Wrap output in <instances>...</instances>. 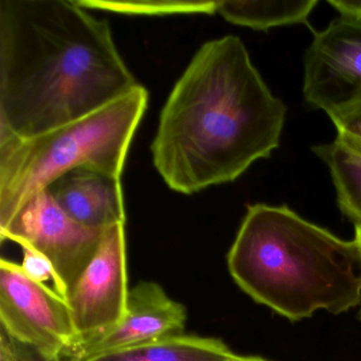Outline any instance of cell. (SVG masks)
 Here are the masks:
<instances>
[{
	"mask_svg": "<svg viewBox=\"0 0 361 361\" xmlns=\"http://www.w3.org/2000/svg\"><path fill=\"white\" fill-rule=\"evenodd\" d=\"M139 85L109 22L75 0L0 1V134L48 132Z\"/></svg>",
	"mask_w": 361,
	"mask_h": 361,
	"instance_id": "1",
	"label": "cell"
},
{
	"mask_svg": "<svg viewBox=\"0 0 361 361\" xmlns=\"http://www.w3.org/2000/svg\"><path fill=\"white\" fill-rule=\"evenodd\" d=\"M286 113L240 37L207 42L162 109L154 166L187 195L232 183L280 147Z\"/></svg>",
	"mask_w": 361,
	"mask_h": 361,
	"instance_id": "2",
	"label": "cell"
},
{
	"mask_svg": "<svg viewBox=\"0 0 361 361\" xmlns=\"http://www.w3.org/2000/svg\"><path fill=\"white\" fill-rule=\"evenodd\" d=\"M227 264L253 301L290 321L321 310L339 314L361 303L356 242L338 238L287 206H247Z\"/></svg>",
	"mask_w": 361,
	"mask_h": 361,
	"instance_id": "3",
	"label": "cell"
},
{
	"mask_svg": "<svg viewBox=\"0 0 361 361\" xmlns=\"http://www.w3.org/2000/svg\"><path fill=\"white\" fill-rule=\"evenodd\" d=\"M142 85L99 111L28 138L0 134V230L63 175L88 169L121 178L130 143L147 111Z\"/></svg>",
	"mask_w": 361,
	"mask_h": 361,
	"instance_id": "4",
	"label": "cell"
},
{
	"mask_svg": "<svg viewBox=\"0 0 361 361\" xmlns=\"http://www.w3.org/2000/svg\"><path fill=\"white\" fill-rule=\"evenodd\" d=\"M0 329L56 358L68 359L79 344L66 299L7 259L0 261Z\"/></svg>",
	"mask_w": 361,
	"mask_h": 361,
	"instance_id": "5",
	"label": "cell"
},
{
	"mask_svg": "<svg viewBox=\"0 0 361 361\" xmlns=\"http://www.w3.org/2000/svg\"><path fill=\"white\" fill-rule=\"evenodd\" d=\"M105 230L85 227L56 204L49 190L39 192L20 209L0 240L26 242L49 259L66 297L100 246Z\"/></svg>",
	"mask_w": 361,
	"mask_h": 361,
	"instance_id": "6",
	"label": "cell"
},
{
	"mask_svg": "<svg viewBox=\"0 0 361 361\" xmlns=\"http://www.w3.org/2000/svg\"><path fill=\"white\" fill-rule=\"evenodd\" d=\"M130 290L126 224H117L105 230L98 250L65 297L79 338L78 345L105 333L123 318Z\"/></svg>",
	"mask_w": 361,
	"mask_h": 361,
	"instance_id": "7",
	"label": "cell"
},
{
	"mask_svg": "<svg viewBox=\"0 0 361 361\" xmlns=\"http://www.w3.org/2000/svg\"><path fill=\"white\" fill-rule=\"evenodd\" d=\"M303 96L329 113L361 90V23L339 18L314 33L304 54Z\"/></svg>",
	"mask_w": 361,
	"mask_h": 361,
	"instance_id": "8",
	"label": "cell"
},
{
	"mask_svg": "<svg viewBox=\"0 0 361 361\" xmlns=\"http://www.w3.org/2000/svg\"><path fill=\"white\" fill-rule=\"evenodd\" d=\"M187 310L155 282H140L130 289L123 318L105 333L80 344L68 359L83 361L94 355L181 335Z\"/></svg>",
	"mask_w": 361,
	"mask_h": 361,
	"instance_id": "9",
	"label": "cell"
},
{
	"mask_svg": "<svg viewBox=\"0 0 361 361\" xmlns=\"http://www.w3.org/2000/svg\"><path fill=\"white\" fill-rule=\"evenodd\" d=\"M56 204L78 223L92 229L126 224L120 178L88 169H78L47 188Z\"/></svg>",
	"mask_w": 361,
	"mask_h": 361,
	"instance_id": "10",
	"label": "cell"
},
{
	"mask_svg": "<svg viewBox=\"0 0 361 361\" xmlns=\"http://www.w3.org/2000/svg\"><path fill=\"white\" fill-rule=\"evenodd\" d=\"M223 340L200 336H168L147 343L94 355L83 361H238Z\"/></svg>",
	"mask_w": 361,
	"mask_h": 361,
	"instance_id": "11",
	"label": "cell"
},
{
	"mask_svg": "<svg viewBox=\"0 0 361 361\" xmlns=\"http://www.w3.org/2000/svg\"><path fill=\"white\" fill-rule=\"evenodd\" d=\"M317 5V0L219 1L217 13L236 26L267 31L306 23Z\"/></svg>",
	"mask_w": 361,
	"mask_h": 361,
	"instance_id": "12",
	"label": "cell"
},
{
	"mask_svg": "<svg viewBox=\"0 0 361 361\" xmlns=\"http://www.w3.org/2000/svg\"><path fill=\"white\" fill-rule=\"evenodd\" d=\"M312 153L327 166L338 208L355 225L361 224V157L338 140L314 145Z\"/></svg>",
	"mask_w": 361,
	"mask_h": 361,
	"instance_id": "13",
	"label": "cell"
},
{
	"mask_svg": "<svg viewBox=\"0 0 361 361\" xmlns=\"http://www.w3.org/2000/svg\"><path fill=\"white\" fill-rule=\"evenodd\" d=\"M85 9L105 10L133 16L217 13L219 1H102L75 0Z\"/></svg>",
	"mask_w": 361,
	"mask_h": 361,
	"instance_id": "14",
	"label": "cell"
},
{
	"mask_svg": "<svg viewBox=\"0 0 361 361\" xmlns=\"http://www.w3.org/2000/svg\"><path fill=\"white\" fill-rule=\"evenodd\" d=\"M327 116L337 130L336 140L361 157V90Z\"/></svg>",
	"mask_w": 361,
	"mask_h": 361,
	"instance_id": "15",
	"label": "cell"
},
{
	"mask_svg": "<svg viewBox=\"0 0 361 361\" xmlns=\"http://www.w3.org/2000/svg\"><path fill=\"white\" fill-rule=\"evenodd\" d=\"M23 251L22 269L31 280L45 284L47 281L54 283V289L61 295V284L58 274L51 262L46 255L26 242H18Z\"/></svg>",
	"mask_w": 361,
	"mask_h": 361,
	"instance_id": "16",
	"label": "cell"
},
{
	"mask_svg": "<svg viewBox=\"0 0 361 361\" xmlns=\"http://www.w3.org/2000/svg\"><path fill=\"white\" fill-rule=\"evenodd\" d=\"M0 361H64V359L44 354L0 329Z\"/></svg>",
	"mask_w": 361,
	"mask_h": 361,
	"instance_id": "17",
	"label": "cell"
},
{
	"mask_svg": "<svg viewBox=\"0 0 361 361\" xmlns=\"http://www.w3.org/2000/svg\"><path fill=\"white\" fill-rule=\"evenodd\" d=\"M327 4L343 20L361 23V0H327Z\"/></svg>",
	"mask_w": 361,
	"mask_h": 361,
	"instance_id": "18",
	"label": "cell"
},
{
	"mask_svg": "<svg viewBox=\"0 0 361 361\" xmlns=\"http://www.w3.org/2000/svg\"><path fill=\"white\" fill-rule=\"evenodd\" d=\"M355 242L358 246L359 250L361 253V224L360 225H355Z\"/></svg>",
	"mask_w": 361,
	"mask_h": 361,
	"instance_id": "19",
	"label": "cell"
},
{
	"mask_svg": "<svg viewBox=\"0 0 361 361\" xmlns=\"http://www.w3.org/2000/svg\"><path fill=\"white\" fill-rule=\"evenodd\" d=\"M238 361H270L268 359L263 358L261 356H240L238 355Z\"/></svg>",
	"mask_w": 361,
	"mask_h": 361,
	"instance_id": "20",
	"label": "cell"
},
{
	"mask_svg": "<svg viewBox=\"0 0 361 361\" xmlns=\"http://www.w3.org/2000/svg\"><path fill=\"white\" fill-rule=\"evenodd\" d=\"M68 361H77V360H73V359H69Z\"/></svg>",
	"mask_w": 361,
	"mask_h": 361,
	"instance_id": "21",
	"label": "cell"
},
{
	"mask_svg": "<svg viewBox=\"0 0 361 361\" xmlns=\"http://www.w3.org/2000/svg\"><path fill=\"white\" fill-rule=\"evenodd\" d=\"M359 316H360V320H361V312H360V314H359Z\"/></svg>",
	"mask_w": 361,
	"mask_h": 361,
	"instance_id": "22",
	"label": "cell"
}]
</instances>
